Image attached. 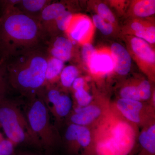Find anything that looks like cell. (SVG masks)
I'll list each match as a JSON object with an SVG mask.
<instances>
[{"instance_id": "6da1fadb", "label": "cell", "mask_w": 155, "mask_h": 155, "mask_svg": "<svg viewBox=\"0 0 155 155\" xmlns=\"http://www.w3.org/2000/svg\"><path fill=\"white\" fill-rule=\"evenodd\" d=\"M51 57L47 45H38L17 51L7 58L9 86L28 97L43 89L48 61Z\"/></svg>"}, {"instance_id": "7a4b0ae2", "label": "cell", "mask_w": 155, "mask_h": 155, "mask_svg": "<svg viewBox=\"0 0 155 155\" xmlns=\"http://www.w3.org/2000/svg\"><path fill=\"white\" fill-rule=\"evenodd\" d=\"M48 41L39 20L15 6L0 15L1 61L5 62L17 51L38 45H47Z\"/></svg>"}, {"instance_id": "3957f363", "label": "cell", "mask_w": 155, "mask_h": 155, "mask_svg": "<svg viewBox=\"0 0 155 155\" xmlns=\"http://www.w3.org/2000/svg\"><path fill=\"white\" fill-rule=\"evenodd\" d=\"M0 125L14 144L40 147L25 116L17 105L5 97H0Z\"/></svg>"}, {"instance_id": "277c9868", "label": "cell", "mask_w": 155, "mask_h": 155, "mask_svg": "<svg viewBox=\"0 0 155 155\" xmlns=\"http://www.w3.org/2000/svg\"><path fill=\"white\" fill-rule=\"evenodd\" d=\"M25 117L40 147L50 150L54 145L55 138L50 121L49 110L41 91L29 97Z\"/></svg>"}, {"instance_id": "5b68a950", "label": "cell", "mask_w": 155, "mask_h": 155, "mask_svg": "<svg viewBox=\"0 0 155 155\" xmlns=\"http://www.w3.org/2000/svg\"><path fill=\"white\" fill-rule=\"evenodd\" d=\"M68 10L65 3L54 1L45 7L41 11L39 20L48 39L49 31L52 23H54L58 17Z\"/></svg>"}, {"instance_id": "8992f818", "label": "cell", "mask_w": 155, "mask_h": 155, "mask_svg": "<svg viewBox=\"0 0 155 155\" xmlns=\"http://www.w3.org/2000/svg\"><path fill=\"white\" fill-rule=\"evenodd\" d=\"M50 56L64 62L69 61L71 57L73 44L69 39L59 37L51 38L47 44Z\"/></svg>"}, {"instance_id": "52a82bcc", "label": "cell", "mask_w": 155, "mask_h": 155, "mask_svg": "<svg viewBox=\"0 0 155 155\" xmlns=\"http://www.w3.org/2000/svg\"><path fill=\"white\" fill-rule=\"evenodd\" d=\"M113 60L117 73L125 75L130 71L131 59L129 53L124 47L115 43L111 47Z\"/></svg>"}, {"instance_id": "ba28073f", "label": "cell", "mask_w": 155, "mask_h": 155, "mask_svg": "<svg viewBox=\"0 0 155 155\" xmlns=\"http://www.w3.org/2000/svg\"><path fill=\"white\" fill-rule=\"evenodd\" d=\"M101 113V110L97 106L78 107L75 109V114L71 116L70 119L73 124L84 126L91 123L100 116Z\"/></svg>"}, {"instance_id": "9c48e42d", "label": "cell", "mask_w": 155, "mask_h": 155, "mask_svg": "<svg viewBox=\"0 0 155 155\" xmlns=\"http://www.w3.org/2000/svg\"><path fill=\"white\" fill-rule=\"evenodd\" d=\"M117 106L120 112L128 120L135 123L140 121V112L143 105L140 101L122 98L117 102Z\"/></svg>"}, {"instance_id": "30bf717a", "label": "cell", "mask_w": 155, "mask_h": 155, "mask_svg": "<svg viewBox=\"0 0 155 155\" xmlns=\"http://www.w3.org/2000/svg\"><path fill=\"white\" fill-rule=\"evenodd\" d=\"M55 0H22L15 7L25 14L38 19L45 7Z\"/></svg>"}, {"instance_id": "8fae6325", "label": "cell", "mask_w": 155, "mask_h": 155, "mask_svg": "<svg viewBox=\"0 0 155 155\" xmlns=\"http://www.w3.org/2000/svg\"><path fill=\"white\" fill-rule=\"evenodd\" d=\"M131 45L134 52L139 58L147 63L154 64V52L144 40L134 38L131 40Z\"/></svg>"}, {"instance_id": "7c38bea8", "label": "cell", "mask_w": 155, "mask_h": 155, "mask_svg": "<svg viewBox=\"0 0 155 155\" xmlns=\"http://www.w3.org/2000/svg\"><path fill=\"white\" fill-rule=\"evenodd\" d=\"M88 63L91 71L96 73L110 72L114 67L113 59L107 54L96 53Z\"/></svg>"}, {"instance_id": "4fadbf2b", "label": "cell", "mask_w": 155, "mask_h": 155, "mask_svg": "<svg viewBox=\"0 0 155 155\" xmlns=\"http://www.w3.org/2000/svg\"><path fill=\"white\" fill-rule=\"evenodd\" d=\"M130 11L136 17H150L155 13V0H130Z\"/></svg>"}, {"instance_id": "5bb4252c", "label": "cell", "mask_w": 155, "mask_h": 155, "mask_svg": "<svg viewBox=\"0 0 155 155\" xmlns=\"http://www.w3.org/2000/svg\"><path fill=\"white\" fill-rule=\"evenodd\" d=\"M131 28L139 38L144 39L151 44L155 43V28L154 26L145 27L141 23L134 22L131 24Z\"/></svg>"}, {"instance_id": "9a60e30c", "label": "cell", "mask_w": 155, "mask_h": 155, "mask_svg": "<svg viewBox=\"0 0 155 155\" xmlns=\"http://www.w3.org/2000/svg\"><path fill=\"white\" fill-rule=\"evenodd\" d=\"M142 146L151 153L155 152V125H153L147 131H143L139 138Z\"/></svg>"}, {"instance_id": "2e32d148", "label": "cell", "mask_w": 155, "mask_h": 155, "mask_svg": "<svg viewBox=\"0 0 155 155\" xmlns=\"http://www.w3.org/2000/svg\"><path fill=\"white\" fill-rule=\"evenodd\" d=\"M64 62L51 57L48 61L46 81L53 80L61 74L64 69Z\"/></svg>"}, {"instance_id": "e0dca14e", "label": "cell", "mask_w": 155, "mask_h": 155, "mask_svg": "<svg viewBox=\"0 0 155 155\" xmlns=\"http://www.w3.org/2000/svg\"><path fill=\"white\" fill-rule=\"evenodd\" d=\"M53 106L56 114L58 116L64 117L70 112L72 107V102L69 96L61 94Z\"/></svg>"}, {"instance_id": "ac0fdd59", "label": "cell", "mask_w": 155, "mask_h": 155, "mask_svg": "<svg viewBox=\"0 0 155 155\" xmlns=\"http://www.w3.org/2000/svg\"><path fill=\"white\" fill-rule=\"evenodd\" d=\"M90 26V22L88 19L84 18L80 19L70 32V36L75 41H79L87 32Z\"/></svg>"}, {"instance_id": "d6986e66", "label": "cell", "mask_w": 155, "mask_h": 155, "mask_svg": "<svg viewBox=\"0 0 155 155\" xmlns=\"http://www.w3.org/2000/svg\"><path fill=\"white\" fill-rule=\"evenodd\" d=\"M78 70L73 66H69L63 69L61 72V83L65 87H69L72 85L74 81L77 78Z\"/></svg>"}, {"instance_id": "ffe728a7", "label": "cell", "mask_w": 155, "mask_h": 155, "mask_svg": "<svg viewBox=\"0 0 155 155\" xmlns=\"http://www.w3.org/2000/svg\"><path fill=\"white\" fill-rule=\"evenodd\" d=\"M72 17L73 14L72 12L68 10L58 17L54 23H55L56 26L59 30L65 31L69 27Z\"/></svg>"}, {"instance_id": "44dd1931", "label": "cell", "mask_w": 155, "mask_h": 155, "mask_svg": "<svg viewBox=\"0 0 155 155\" xmlns=\"http://www.w3.org/2000/svg\"><path fill=\"white\" fill-rule=\"evenodd\" d=\"M96 9L98 15L103 19H106L111 23L115 22V16L107 4L100 2L97 5Z\"/></svg>"}, {"instance_id": "7402d4cb", "label": "cell", "mask_w": 155, "mask_h": 155, "mask_svg": "<svg viewBox=\"0 0 155 155\" xmlns=\"http://www.w3.org/2000/svg\"><path fill=\"white\" fill-rule=\"evenodd\" d=\"M93 20L95 25L100 31L105 35L110 34L113 31V27L110 23L105 22L98 14H95L93 16Z\"/></svg>"}, {"instance_id": "603a6c76", "label": "cell", "mask_w": 155, "mask_h": 155, "mask_svg": "<svg viewBox=\"0 0 155 155\" xmlns=\"http://www.w3.org/2000/svg\"><path fill=\"white\" fill-rule=\"evenodd\" d=\"M9 86L6 72L5 62L0 60V97H5Z\"/></svg>"}, {"instance_id": "cb8c5ba5", "label": "cell", "mask_w": 155, "mask_h": 155, "mask_svg": "<svg viewBox=\"0 0 155 155\" xmlns=\"http://www.w3.org/2000/svg\"><path fill=\"white\" fill-rule=\"evenodd\" d=\"M75 95L78 104L81 107L88 106L92 99L91 96L84 88L76 90Z\"/></svg>"}, {"instance_id": "d4e9b609", "label": "cell", "mask_w": 155, "mask_h": 155, "mask_svg": "<svg viewBox=\"0 0 155 155\" xmlns=\"http://www.w3.org/2000/svg\"><path fill=\"white\" fill-rule=\"evenodd\" d=\"M91 140V137L89 130L84 126H81L76 141L81 146L86 147L90 144Z\"/></svg>"}, {"instance_id": "484cf974", "label": "cell", "mask_w": 155, "mask_h": 155, "mask_svg": "<svg viewBox=\"0 0 155 155\" xmlns=\"http://www.w3.org/2000/svg\"><path fill=\"white\" fill-rule=\"evenodd\" d=\"M122 98L134 101L140 100L137 87L135 86H127L124 87L120 92Z\"/></svg>"}, {"instance_id": "4316f807", "label": "cell", "mask_w": 155, "mask_h": 155, "mask_svg": "<svg viewBox=\"0 0 155 155\" xmlns=\"http://www.w3.org/2000/svg\"><path fill=\"white\" fill-rule=\"evenodd\" d=\"M140 100H147L151 96L150 85L147 81H143L137 87Z\"/></svg>"}, {"instance_id": "83f0119b", "label": "cell", "mask_w": 155, "mask_h": 155, "mask_svg": "<svg viewBox=\"0 0 155 155\" xmlns=\"http://www.w3.org/2000/svg\"><path fill=\"white\" fill-rule=\"evenodd\" d=\"M14 145L8 139H3L0 141V153L4 155H13Z\"/></svg>"}, {"instance_id": "f1b7e54d", "label": "cell", "mask_w": 155, "mask_h": 155, "mask_svg": "<svg viewBox=\"0 0 155 155\" xmlns=\"http://www.w3.org/2000/svg\"><path fill=\"white\" fill-rule=\"evenodd\" d=\"M81 126V125L75 124L69 125L65 134V137L68 141H76Z\"/></svg>"}, {"instance_id": "f546056e", "label": "cell", "mask_w": 155, "mask_h": 155, "mask_svg": "<svg viewBox=\"0 0 155 155\" xmlns=\"http://www.w3.org/2000/svg\"><path fill=\"white\" fill-rule=\"evenodd\" d=\"M96 53L94 47L89 43L85 44L82 48V57L84 61L89 62L91 59Z\"/></svg>"}, {"instance_id": "4dcf8cb0", "label": "cell", "mask_w": 155, "mask_h": 155, "mask_svg": "<svg viewBox=\"0 0 155 155\" xmlns=\"http://www.w3.org/2000/svg\"><path fill=\"white\" fill-rule=\"evenodd\" d=\"M22 0H0V15L8 9L17 5Z\"/></svg>"}, {"instance_id": "1f68e13d", "label": "cell", "mask_w": 155, "mask_h": 155, "mask_svg": "<svg viewBox=\"0 0 155 155\" xmlns=\"http://www.w3.org/2000/svg\"><path fill=\"white\" fill-rule=\"evenodd\" d=\"M110 5L114 7L119 11H124L126 2L129 0H107Z\"/></svg>"}, {"instance_id": "d6a6232c", "label": "cell", "mask_w": 155, "mask_h": 155, "mask_svg": "<svg viewBox=\"0 0 155 155\" xmlns=\"http://www.w3.org/2000/svg\"><path fill=\"white\" fill-rule=\"evenodd\" d=\"M84 84V81L82 78H77L72 84L73 88L75 91L83 88Z\"/></svg>"}, {"instance_id": "836d02e7", "label": "cell", "mask_w": 155, "mask_h": 155, "mask_svg": "<svg viewBox=\"0 0 155 155\" xmlns=\"http://www.w3.org/2000/svg\"><path fill=\"white\" fill-rule=\"evenodd\" d=\"M18 155H41L35 153L28 152H21Z\"/></svg>"}, {"instance_id": "e575fe53", "label": "cell", "mask_w": 155, "mask_h": 155, "mask_svg": "<svg viewBox=\"0 0 155 155\" xmlns=\"http://www.w3.org/2000/svg\"><path fill=\"white\" fill-rule=\"evenodd\" d=\"M0 155H3V154H2L1 153H0Z\"/></svg>"}]
</instances>
